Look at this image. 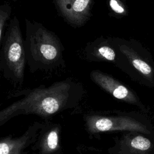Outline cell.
I'll list each match as a JSON object with an SVG mask.
<instances>
[{"mask_svg": "<svg viewBox=\"0 0 154 154\" xmlns=\"http://www.w3.org/2000/svg\"><path fill=\"white\" fill-rule=\"evenodd\" d=\"M82 84L72 78L16 92L13 97L23 96L0 111V126L20 115L34 114L49 119L60 112L78 106L84 95Z\"/></svg>", "mask_w": 154, "mask_h": 154, "instance_id": "cell-1", "label": "cell"}, {"mask_svg": "<svg viewBox=\"0 0 154 154\" xmlns=\"http://www.w3.org/2000/svg\"><path fill=\"white\" fill-rule=\"evenodd\" d=\"M26 60L32 73L64 65L63 45L59 37L42 23L25 19Z\"/></svg>", "mask_w": 154, "mask_h": 154, "instance_id": "cell-2", "label": "cell"}, {"mask_svg": "<svg viewBox=\"0 0 154 154\" xmlns=\"http://www.w3.org/2000/svg\"><path fill=\"white\" fill-rule=\"evenodd\" d=\"M143 112L137 111H92L83 116L86 131L89 135L107 132H138L154 134L151 120Z\"/></svg>", "mask_w": 154, "mask_h": 154, "instance_id": "cell-3", "label": "cell"}, {"mask_svg": "<svg viewBox=\"0 0 154 154\" xmlns=\"http://www.w3.org/2000/svg\"><path fill=\"white\" fill-rule=\"evenodd\" d=\"M1 46V72L7 79L22 85L26 60L24 40L16 16H14L10 20Z\"/></svg>", "mask_w": 154, "mask_h": 154, "instance_id": "cell-4", "label": "cell"}, {"mask_svg": "<svg viewBox=\"0 0 154 154\" xmlns=\"http://www.w3.org/2000/svg\"><path fill=\"white\" fill-rule=\"evenodd\" d=\"M113 39L126 60L131 79L141 85L154 88V59L149 51L134 38Z\"/></svg>", "mask_w": 154, "mask_h": 154, "instance_id": "cell-5", "label": "cell"}, {"mask_svg": "<svg viewBox=\"0 0 154 154\" xmlns=\"http://www.w3.org/2000/svg\"><path fill=\"white\" fill-rule=\"evenodd\" d=\"M84 55L89 61L112 63L128 75L126 60L116 46L113 37L101 36L88 43L84 49Z\"/></svg>", "mask_w": 154, "mask_h": 154, "instance_id": "cell-6", "label": "cell"}, {"mask_svg": "<svg viewBox=\"0 0 154 154\" xmlns=\"http://www.w3.org/2000/svg\"><path fill=\"white\" fill-rule=\"evenodd\" d=\"M91 80L114 98L138 107L146 114L149 108L141 102L137 94L129 87L112 76L99 70H93L90 73Z\"/></svg>", "mask_w": 154, "mask_h": 154, "instance_id": "cell-7", "label": "cell"}, {"mask_svg": "<svg viewBox=\"0 0 154 154\" xmlns=\"http://www.w3.org/2000/svg\"><path fill=\"white\" fill-rule=\"evenodd\" d=\"M111 154H154V134L124 132L108 149Z\"/></svg>", "mask_w": 154, "mask_h": 154, "instance_id": "cell-8", "label": "cell"}, {"mask_svg": "<svg viewBox=\"0 0 154 154\" xmlns=\"http://www.w3.org/2000/svg\"><path fill=\"white\" fill-rule=\"evenodd\" d=\"M59 14L70 25L81 27L90 19L93 0H54Z\"/></svg>", "mask_w": 154, "mask_h": 154, "instance_id": "cell-9", "label": "cell"}, {"mask_svg": "<svg viewBox=\"0 0 154 154\" xmlns=\"http://www.w3.org/2000/svg\"><path fill=\"white\" fill-rule=\"evenodd\" d=\"M43 123L34 122L19 137L8 135L1 138L0 154H28L26 150L37 141Z\"/></svg>", "mask_w": 154, "mask_h": 154, "instance_id": "cell-10", "label": "cell"}, {"mask_svg": "<svg viewBox=\"0 0 154 154\" xmlns=\"http://www.w3.org/2000/svg\"><path fill=\"white\" fill-rule=\"evenodd\" d=\"M61 126L46 122L43 123L38 137L32 146L37 154H60V132Z\"/></svg>", "mask_w": 154, "mask_h": 154, "instance_id": "cell-11", "label": "cell"}, {"mask_svg": "<svg viewBox=\"0 0 154 154\" xmlns=\"http://www.w3.org/2000/svg\"><path fill=\"white\" fill-rule=\"evenodd\" d=\"M107 2L110 16L122 18L128 15V7L122 0H107Z\"/></svg>", "mask_w": 154, "mask_h": 154, "instance_id": "cell-12", "label": "cell"}, {"mask_svg": "<svg viewBox=\"0 0 154 154\" xmlns=\"http://www.w3.org/2000/svg\"><path fill=\"white\" fill-rule=\"evenodd\" d=\"M11 7L8 4H4L0 6V45L1 44L5 34V28L7 20L10 17Z\"/></svg>", "mask_w": 154, "mask_h": 154, "instance_id": "cell-13", "label": "cell"}]
</instances>
